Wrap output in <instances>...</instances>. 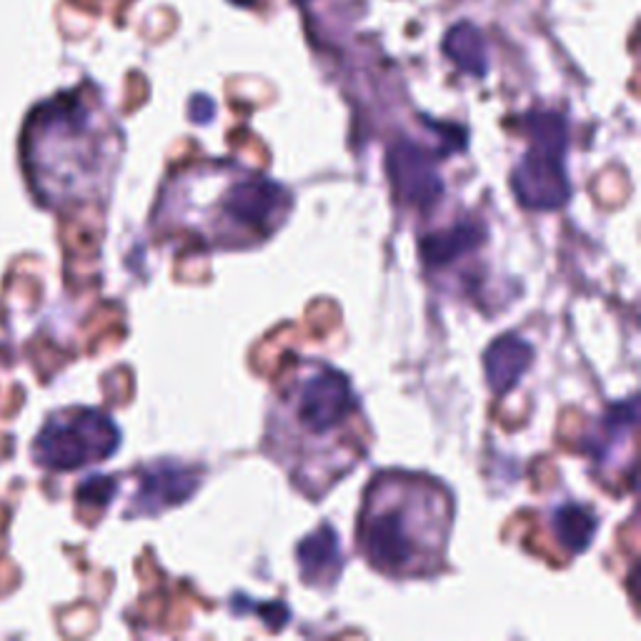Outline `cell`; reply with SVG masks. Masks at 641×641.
Listing matches in <instances>:
<instances>
[{
  "label": "cell",
  "instance_id": "8",
  "mask_svg": "<svg viewBox=\"0 0 641 641\" xmlns=\"http://www.w3.org/2000/svg\"><path fill=\"white\" fill-rule=\"evenodd\" d=\"M444 53L448 61H454L464 73L474 78H484L489 70V51L487 39L479 31V25L471 21H461L452 25V31L444 39Z\"/></svg>",
  "mask_w": 641,
  "mask_h": 641
},
{
  "label": "cell",
  "instance_id": "5",
  "mask_svg": "<svg viewBox=\"0 0 641 641\" xmlns=\"http://www.w3.org/2000/svg\"><path fill=\"white\" fill-rule=\"evenodd\" d=\"M43 442L48 444V459L53 466L73 469V466L111 456L118 446V432L106 416L84 411L78 419L48 426Z\"/></svg>",
  "mask_w": 641,
  "mask_h": 641
},
{
  "label": "cell",
  "instance_id": "11",
  "mask_svg": "<svg viewBox=\"0 0 641 641\" xmlns=\"http://www.w3.org/2000/svg\"><path fill=\"white\" fill-rule=\"evenodd\" d=\"M228 3L241 6V8H251V6H256V0H228Z\"/></svg>",
  "mask_w": 641,
  "mask_h": 641
},
{
  "label": "cell",
  "instance_id": "7",
  "mask_svg": "<svg viewBox=\"0 0 641 641\" xmlns=\"http://www.w3.org/2000/svg\"><path fill=\"white\" fill-rule=\"evenodd\" d=\"M531 359H534V351L526 341H519L517 336L499 338L484 359L491 389L497 393H507L519 381L521 373L529 369Z\"/></svg>",
  "mask_w": 641,
  "mask_h": 641
},
{
  "label": "cell",
  "instance_id": "3",
  "mask_svg": "<svg viewBox=\"0 0 641 641\" xmlns=\"http://www.w3.org/2000/svg\"><path fill=\"white\" fill-rule=\"evenodd\" d=\"M293 208L289 188L236 163L181 171L161 196L163 226L194 231L216 249H251L279 231Z\"/></svg>",
  "mask_w": 641,
  "mask_h": 641
},
{
  "label": "cell",
  "instance_id": "2",
  "mask_svg": "<svg viewBox=\"0 0 641 641\" xmlns=\"http://www.w3.org/2000/svg\"><path fill=\"white\" fill-rule=\"evenodd\" d=\"M454 524V499L444 484L421 474L373 476L359 514V552L373 569L411 579L444 566Z\"/></svg>",
  "mask_w": 641,
  "mask_h": 641
},
{
  "label": "cell",
  "instance_id": "12",
  "mask_svg": "<svg viewBox=\"0 0 641 641\" xmlns=\"http://www.w3.org/2000/svg\"><path fill=\"white\" fill-rule=\"evenodd\" d=\"M296 3H311V0H296Z\"/></svg>",
  "mask_w": 641,
  "mask_h": 641
},
{
  "label": "cell",
  "instance_id": "10",
  "mask_svg": "<svg viewBox=\"0 0 641 641\" xmlns=\"http://www.w3.org/2000/svg\"><path fill=\"white\" fill-rule=\"evenodd\" d=\"M558 539L572 548V552H584L597 534V519L589 509L584 507H562L554 514Z\"/></svg>",
  "mask_w": 641,
  "mask_h": 641
},
{
  "label": "cell",
  "instance_id": "9",
  "mask_svg": "<svg viewBox=\"0 0 641 641\" xmlns=\"http://www.w3.org/2000/svg\"><path fill=\"white\" fill-rule=\"evenodd\" d=\"M338 539L328 526H320L316 534H311L306 542L298 546V564L301 574L308 584L318 579H336L338 566H341V554H338Z\"/></svg>",
  "mask_w": 641,
  "mask_h": 641
},
{
  "label": "cell",
  "instance_id": "4",
  "mask_svg": "<svg viewBox=\"0 0 641 641\" xmlns=\"http://www.w3.org/2000/svg\"><path fill=\"white\" fill-rule=\"evenodd\" d=\"M531 149L514 171V191L529 208L552 210L569 198L564 173L566 123L558 113H534L529 118Z\"/></svg>",
  "mask_w": 641,
  "mask_h": 641
},
{
  "label": "cell",
  "instance_id": "1",
  "mask_svg": "<svg viewBox=\"0 0 641 641\" xmlns=\"http://www.w3.org/2000/svg\"><path fill=\"white\" fill-rule=\"evenodd\" d=\"M361 404L334 366L304 361L273 401L265 446L306 497L316 499L366 454Z\"/></svg>",
  "mask_w": 641,
  "mask_h": 641
},
{
  "label": "cell",
  "instance_id": "6",
  "mask_svg": "<svg viewBox=\"0 0 641 641\" xmlns=\"http://www.w3.org/2000/svg\"><path fill=\"white\" fill-rule=\"evenodd\" d=\"M389 171L393 186L401 191V198L409 204H432L442 194V178H438L434 161L419 145L401 141L389 151Z\"/></svg>",
  "mask_w": 641,
  "mask_h": 641
}]
</instances>
